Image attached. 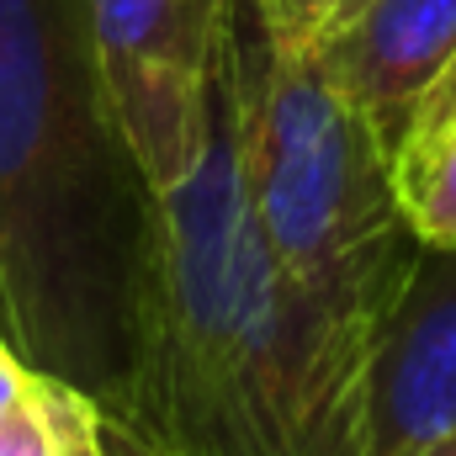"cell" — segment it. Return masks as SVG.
I'll list each match as a JSON object with an SVG mask.
<instances>
[{
	"instance_id": "5b68a950",
	"label": "cell",
	"mask_w": 456,
	"mask_h": 456,
	"mask_svg": "<svg viewBox=\"0 0 456 456\" xmlns=\"http://www.w3.org/2000/svg\"><path fill=\"white\" fill-rule=\"evenodd\" d=\"M446 436H456V249L425 244L366 366L361 456H425Z\"/></svg>"
},
{
	"instance_id": "6da1fadb",
	"label": "cell",
	"mask_w": 456,
	"mask_h": 456,
	"mask_svg": "<svg viewBox=\"0 0 456 456\" xmlns=\"http://www.w3.org/2000/svg\"><path fill=\"white\" fill-rule=\"evenodd\" d=\"M361 403L249 208L233 11L197 165L154 197L133 366L107 430L127 456H361Z\"/></svg>"
},
{
	"instance_id": "8992f818",
	"label": "cell",
	"mask_w": 456,
	"mask_h": 456,
	"mask_svg": "<svg viewBox=\"0 0 456 456\" xmlns=\"http://www.w3.org/2000/svg\"><path fill=\"white\" fill-rule=\"evenodd\" d=\"M314 53L398 159L419 107L456 64V0H361Z\"/></svg>"
},
{
	"instance_id": "30bf717a",
	"label": "cell",
	"mask_w": 456,
	"mask_h": 456,
	"mask_svg": "<svg viewBox=\"0 0 456 456\" xmlns=\"http://www.w3.org/2000/svg\"><path fill=\"white\" fill-rule=\"evenodd\" d=\"M27 377H32V366L5 345V335H0V419L11 414V403L21 398V387H27Z\"/></svg>"
},
{
	"instance_id": "8fae6325",
	"label": "cell",
	"mask_w": 456,
	"mask_h": 456,
	"mask_svg": "<svg viewBox=\"0 0 456 456\" xmlns=\"http://www.w3.org/2000/svg\"><path fill=\"white\" fill-rule=\"evenodd\" d=\"M446 117H456V64L441 75V86L430 91V102L419 107V117H414V127H430V122H446ZM409 127V133H414Z\"/></svg>"
},
{
	"instance_id": "3957f363",
	"label": "cell",
	"mask_w": 456,
	"mask_h": 456,
	"mask_svg": "<svg viewBox=\"0 0 456 456\" xmlns=\"http://www.w3.org/2000/svg\"><path fill=\"white\" fill-rule=\"evenodd\" d=\"M239 53L255 224L324 345L366 393L377 335L425 249L403 218L393 154L319 53L281 43L255 0H239Z\"/></svg>"
},
{
	"instance_id": "277c9868",
	"label": "cell",
	"mask_w": 456,
	"mask_h": 456,
	"mask_svg": "<svg viewBox=\"0 0 456 456\" xmlns=\"http://www.w3.org/2000/svg\"><path fill=\"white\" fill-rule=\"evenodd\" d=\"M233 11L239 0H91L102 75L154 191L197 165L208 86Z\"/></svg>"
},
{
	"instance_id": "ba28073f",
	"label": "cell",
	"mask_w": 456,
	"mask_h": 456,
	"mask_svg": "<svg viewBox=\"0 0 456 456\" xmlns=\"http://www.w3.org/2000/svg\"><path fill=\"white\" fill-rule=\"evenodd\" d=\"M403 218L419 244L456 249V117L414 127L393 159Z\"/></svg>"
},
{
	"instance_id": "9c48e42d",
	"label": "cell",
	"mask_w": 456,
	"mask_h": 456,
	"mask_svg": "<svg viewBox=\"0 0 456 456\" xmlns=\"http://www.w3.org/2000/svg\"><path fill=\"white\" fill-rule=\"evenodd\" d=\"M265 27L281 37V43H297V48H314L330 27H340L345 16L361 5V0H255Z\"/></svg>"
},
{
	"instance_id": "52a82bcc",
	"label": "cell",
	"mask_w": 456,
	"mask_h": 456,
	"mask_svg": "<svg viewBox=\"0 0 456 456\" xmlns=\"http://www.w3.org/2000/svg\"><path fill=\"white\" fill-rule=\"evenodd\" d=\"M107 414L64 377L32 371L11 414L0 419V456H112Z\"/></svg>"
},
{
	"instance_id": "7a4b0ae2",
	"label": "cell",
	"mask_w": 456,
	"mask_h": 456,
	"mask_svg": "<svg viewBox=\"0 0 456 456\" xmlns=\"http://www.w3.org/2000/svg\"><path fill=\"white\" fill-rule=\"evenodd\" d=\"M154 197L91 0H0V335L102 414L133 366Z\"/></svg>"
},
{
	"instance_id": "7c38bea8",
	"label": "cell",
	"mask_w": 456,
	"mask_h": 456,
	"mask_svg": "<svg viewBox=\"0 0 456 456\" xmlns=\"http://www.w3.org/2000/svg\"><path fill=\"white\" fill-rule=\"evenodd\" d=\"M425 456H456V436H446V441H436V446H430Z\"/></svg>"
}]
</instances>
